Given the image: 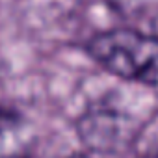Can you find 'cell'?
<instances>
[{
    "label": "cell",
    "mask_w": 158,
    "mask_h": 158,
    "mask_svg": "<svg viewBox=\"0 0 158 158\" xmlns=\"http://www.w3.org/2000/svg\"><path fill=\"white\" fill-rule=\"evenodd\" d=\"M89 54L110 73L145 84H158V37L132 30H112L93 37Z\"/></svg>",
    "instance_id": "obj_1"
},
{
    "label": "cell",
    "mask_w": 158,
    "mask_h": 158,
    "mask_svg": "<svg viewBox=\"0 0 158 158\" xmlns=\"http://www.w3.org/2000/svg\"><path fill=\"white\" fill-rule=\"evenodd\" d=\"M0 158H32V130L15 112L0 108Z\"/></svg>",
    "instance_id": "obj_2"
},
{
    "label": "cell",
    "mask_w": 158,
    "mask_h": 158,
    "mask_svg": "<svg viewBox=\"0 0 158 158\" xmlns=\"http://www.w3.org/2000/svg\"><path fill=\"white\" fill-rule=\"evenodd\" d=\"M152 35L158 37V13L152 17Z\"/></svg>",
    "instance_id": "obj_3"
}]
</instances>
